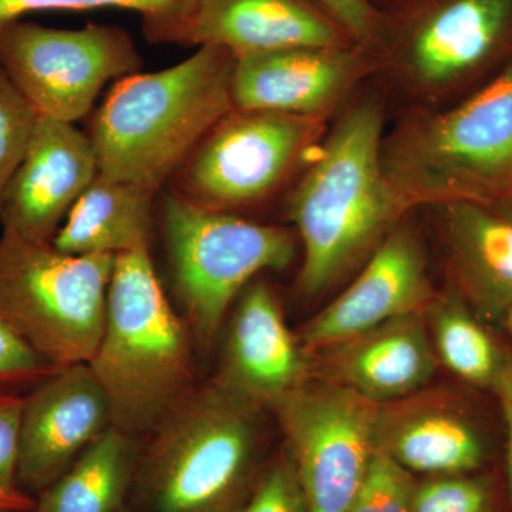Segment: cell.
<instances>
[{"label": "cell", "mask_w": 512, "mask_h": 512, "mask_svg": "<svg viewBox=\"0 0 512 512\" xmlns=\"http://www.w3.org/2000/svg\"><path fill=\"white\" fill-rule=\"evenodd\" d=\"M382 10L380 50L389 49L421 90L437 92L468 76L512 37V0H396Z\"/></svg>", "instance_id": "cell-11"}, {"label": "cell", "mask_w": 512, "mask_h": 512, "mask_svg": "<svg viewBox=\"0 0 512 512\" xmlns=\"http://www.w3.org/2000/svg\"><path fill=\"white\" fill-rule=\"evenodd\" d=\"M57 369L0 319V392L26 394Z\"/></svg>", "instance_id": "cell-28"}, {"label": "cell", "mask_w": 512, "mask_h": 512, "mask_svg": "<svg viewBox=\"0 0 512 512\" xmlns=\"http://www.w3.org/2000/svg\"><path fill=\"white\" fill-rule=\"evenodd\" d=\"M36 111L0 66V208L22 163L37 120Z\"/></svg>", "instance_id": "cell-25"}, {"label": "cell", "mask_w": 512, "mask_h": 512, "mask_svg": "<svg viewBox=\"0 0 512 512\" xmlns=\"http://www.w3.org/2000/svg\"><path fill=\"white\" fill-rule=\"evenodd\" d=\"M493 392L500 402L505 430H507V468L512 495V352L505 363L503 372L495 383Z\"/></svg>", "instance_id": "cell-32"}, {"label": "cell", "mask_w": 512, "mask_h": 512, "mask_svg": "<svg viewBox=\"0 0 512 512\" xmlns=\"http://www.w3.org/2000/svg\"><path fill=\"white\" fill-rule=\"evenodd\" d=\"M416 490L412 473L376 450L346 512H412Z\"/></svg>", "instance_id": "cell-26"}, {"label": "cell", "mask_w": 512, "mask_h": 512, "mask_svg": "<svg viewBox=\"0 0 512 512\" xmlns=\"http://www.w3.org/2000/svg\"><path fill=\"white\" fill-rule=\"evenodd\" d=\"M264 410L211 380L194 387L148 436L138 463L151 512H237L261 450Z\"/></svg>", "instance_id": "cell-4"}, {"label": "cell", "mask_w": 512, "mask_h": 512, "mask_svg": "<svg viewBox=\"0 0 512 512\" xmlns=\"http://www.w3.org/2000/svg\"><path fill=\"white\" fill-rule=\"evenodd\" d=\"M383 165L409 210L512 200V63L453 109L407 124Z\"/></svg>", "instance_id": "cell-5"}, {"label": "cell", "mask_w": 512, "mask_h": 512, "mask_svg": "<svg viewBox=\"0 0 512 512\" xmlns=\"http://www.w3.org/2000/svg\"><path fill=\"white\" fill-rule=\"evenodd\" d=\"M136 439L110 426L42 491L35 512H119L136 478Z\"/></svg>", "instance_id": "cell-22"}, {"label": "cell", "mask_w": 512, "mask_h": 512, "mask_svg": "<svg viewBox=\"0 0 512 512\" xmlns=\"http://www.w3.org/2000/svg\"><path fill=\"white\" fill-rule=\"evenodd\" d=\"M194 3L195 0H0V25L46 10L117 8L140 13L146 35L153 42H167Z\"/></svg>", "instance_id": "cell-24"}, {"label": "cell", "mask_w": 512, "mask_h": 512, "mask_svg": "<svg viewBox=\"0 0 512 512\" xmlns=\"http://www.w3.org/2000/svg\"><path fill=\"white\" fill-rule=\"evenodd\" d=\"M379 407L319 376L275 407L306 511H348L377 450Z\"/></svg>", "instance_id": "cell-9"}, {"label": "cell", "mask_w": 512, "mask_h": 512, "mask_svg": "<svg viewBox=\"0 0 512 512\" xmlns=\"http://www.w3.org/2000/svg\"><path fill=\"white\" fill-rule=\"evenodd\" d=\"M315 376L313 356L286 325L281 305L265 282L241 292L225 332L214 382L261 410Z\"/></svg>", "instance_id": "cell-15"}, {"label": "cell", "mask_w": 512, "mask_h": 512, "mask_svg": "<svg viewBox=\"0 0 512 512\" xmlns=\"http://www.w3.org/2000/svg\"><path fill=\"white\" fill-rule=\"evenodd\" d=\"M110 426L106 394L89 365L60 367L25 394L18 483L45 491Z\"/></svg>", "instance_id": "cell-13"}, {"label": "cell", "mask_w": 512, "mask_h": 512, "mask_svg": "<svg viewBox=\"0 0 512 512\" xmlns=\"http://www.w3.org/2000/svg\"><path fill=\"white\" fill-rule=\"evenodd\" d=\"M164 237L185 322L201 346L214 342L256 274L288 268L295 255L288 229L241 220L177 192L165 197Z\"/></svg>", "instance_id": "cell-7"}, {"label": "cell", "mask_w": 512, "mask_h": 512, "mask_svg": "<svg viewBox=\"0 0 512 512\" xmlns=\"http://www.w3.org/2000/svg\"><path fill=\"white\" fill-rule=\"evenodd\" d=\"M35 505V501L23 491H0V512H28Z\"/></svg>", "instance_id": "cell-33"}, {"label": "cell", "mask_w": 512, "mask_h": 512, "mask_svg": "<svg viewBox=\"0 0 512 512\" xmlns=\"http://www.w3.org/2000/svg\"><path fill=\"white\" fill-rule=\"evenodd\" d=\"M192 342L150 252L117 255L103 333L87 363L106 394L111 426L134 439L150 434L194 389Z\"/></svg>", "instance_id": "cell-3"}, {"label": "cell", "mask_w": 512, "mask_h": 512, "mask_svg": "<svg viewBox=\"0 0 512 512\" xmlns=\"http://www.w3.org/2000/svg\"><path fill=\"white\" fill-rule=\"evenodd\" d=\"M25 394L0 392V491H16Z\"/></svg>", "instance_id": "cell-31"}, {"label": "cell", "mask_w": 512, "mask_h": 512, "mask_svg": "<svg viewBox=\"0 0 512 512\" xmlns=\"http://www.w3.org/2000/svg\"><path fill=\"white\" fill-rule=\"evenodd\" d=\"M505 328H507L508 333H510L511 339H512V313L510 316H508L507 319L504 320Z\"/></svg>", "instance_id": "cell-34"}, {"label": "cell", "mask_w": 512, "mask_h": 512, "mask_svg": "<svg viewBox=\"0 0 512 512\" xmlns=\"http://www.w3.org/2000/svg\"><path fill=\"white\" fill-rule=\"evenodd\" d=\"M376 446L410 473L433 477L473 474L487 457L476 421L451 400L421 392L379 407Z\"/></svg>", "instance_id": "cell-19"}, {"label": "cell", "mask_w": 512, "mask_h": 512, "mask_svg": "<svg viewBox=\"0 0 512 512\" xmlns=\"http://www.w3.org/2000/svg\"><path fill=\"white\" fill-rule=\"evenodd\" d=\"M346 30L356 45L377 53L382 36V10L373 0H313Z\"/></svg>", "instance_id": "cell-30"}, {"label": "cell", "mask_w": 512, "mask_h": 512, "mask_svg": "<svg viewBox=\"0 0 512 512\" xmlns=\"http://www.w3.org/2000/svg\"><path fill=\"white\" fill-rule=\"evenodd\" d=\"M119 512H131V511H128V510H126V508L123 507V508H121V510Z\"/></svg>", "instance_id": "cell-36"}, {"label": "cell", "mask_w": 512, "mask_h": 512, "mask_svg": "<svg viewBox=\"0 0 512 512\" xmlns=\"http://www.w3.org/2000/svg\"><path fill=\"white\" fill-rule=\"evenodd\" d=\"M235 60L224 47L200 46L168 69L123 77L89 134L99 174L157 192L234 110Z\"/></svg>", "instance_id": "cell-2"}, {"label": "cell", "mask_w": 512, "mask_h": 512, "mask_svg": "<svg viewBox=\"0 0 512 512\" xmlns=\"http://www.w3.org/2000/svg\"><path fill=\"white\" fill-rule=\"evenodd\" d=\"M167 43L220 46L235 57L291 47L356 45L313 0H195Z\"/></svg>", "instance_id": "cell-17"}, {"label": "cell", "mask_w": 512, "mask_h": 512, "mask_svg": "<svg viewBox=\"0 0 512 512\" xmlns=\"http://www.w3.org/2000/svg\"><path fill=\"white\" fill-rule=\"evenodd\" d=\"M494 488L487 477H433L417 484L412 512H494Z\"/></svg>", "instance_id": "cell-27"}, {"label": "cell", "mask_w": 512, "mask_h": 512, "mask_svg": "<svg viewBox=\"0 0 512 512\" xmlns=\"http://www.w3.org/2000/svg\"><path fill=\"white\" fill-rule=\"evenodd\" d=\"M237 512H308L295 468L285 448Z\"/></svg>", "instance_id": "cell-29"}, {"label": "cell", "mask_w": 512, "mask_h": 512, "mask_svg": "<svg viewBox=\"0 0 512 512\" xmlns=\"http://www.w3.org/2000/svg\"><path fill=\"white\" fill-rule=\"evenodd\" d=\"M312 356L319 377L379 406L421 392L439 365L424 312L387 320Z\"/></svg>", "instance_id": "cell-18"}, {"label": "cell", "mask_w": 512, "mask_h": 512, "mask_svg": "<svg viewBox=\"0 0 512 512\" xmlns=\"http://www.w3.org/2000/svg\"><path fill=\"white\" fill-rule=\"evenodd\" d=\"M154 194L140 185L97 175L57 231L53 247L70 255L148 251Z\"/></svg>", "instance_id": "cell-21"}, {"label": "cell", "mask_w": 512, "mask_h": 512, "mask_svg": "<svg viewBox=\"0 0 512 512\" xmlns=\"http://www.w3.org/2000/svg\"><path fill=\"white\" fill-rule=\"evenodd\" d=\"M0 66L37 116L74 124L110 80L138 73L141 57L117 26L56 29L16 19L0 25Z\"/></svg>", "instance_id": "cell-8"}, {"label": "cell", "mask_w": 512, "mask_h": 512, "mask_svg": "<svg viewBox=\"0 0 512 512\" xmlns=\"http://www.w3.org/2000/svg\"><path fill=\"white\" fill-rule=\"evenodd\" d=\"M377 55L366 47L348 45L291 47L237 57L232 106L322 119L376 69Z\"/></svg>", "instance_id": "cell-12"}, {"label": "cell", "mask_w": 512, "mask_h": 512, "mask_svg": "<svg viewBox=\"0 0 512 512\" xmlns=\"http://www.w3.org/2000/svg\"><path fill=\"white\" fill-rule=\"evenodd\" d=\"M116 255H70L0 235V319L57 367L89 363L106 320Z\"/></svg>", "instance_id": "cell-6"}, {"label": "cell", "mask_w": 512, "mask_h": 512, "mask_svg": "<svg viewBox=\"0 0 512 512\" xmlns=\"http://www.w3.org/2000/svg\"><path fill=\"white\" fill-rule=\"evenodd\" d=\"M97 175L99 164L89 136L72 123L37 117L28 150L3 197L2 232L52 242Z\"/></svg>", "instance_id": "cell-14"}, {"label": "cell", "mask_w": 512, "mask_h": 512, "mask_svg": "<svg viewBox=\"0 0 512 512\" xmlns=\"http://www.w3.org/2000/svg\"><path fill=\"white\" fill-rule=\"evenodd\" d=\"M501 205L512 215V200L500 202Z\"/></svg>", "instance_id": "cell-35"}, {"label": "cell", "mask_w": 512, "mask_h": 512, "mask_svg": "<svg viewBox=\"0 0 512 512\" xmlns=\"http://www.w3.org/2000/svg\"><path fill=\"white\" fill-rule=\"evenodd\" d=\"M383 113L373 100L333 127L289 202L303 261L298 285L308 298L328 291L409 211L383 165Z\"/></svg>", "instance_id": "cell-1"}, {"label": "cell", "mask_w": 512, "mask_h": 512, "mask_svg": "<svg viewBox=\"0 0 512 512\" xmlns=\"http://www.w3.org/2000/svg\"><path fill=\"white\" fill-rule=\"evenodd\" d=\"M436 207L457 292L481 320L512 313V215L500 202L456 200Z\"/></svg>", "instance_id": "cell-20"}, {"label": "cell", "mask_w": 512, "mask_h": 512, "mask_svg": "<svg viewBox=\"0 0 512 512\" xmlns=\"http://www.w3.org/2000/svg\"><path fill=\"white\" fill-rule=\"evenodd\" d=\"M373 2H375V3H376V0H373Z\"/></svg>", "instance_id": "cell-38"}, {"label": "cell", "mask_w": 512, "mask_h": 512, "mask_svg": "<svg viewBox=\"0 0 512 512\" xmlns=\"http://www.w3.org/2000/svg\"><path fill=\"white\" fill-rule=\"evenodd\" d=\"M424 316L437 362L464 382L493 390L511 352L501 348L460 293L434 296Z\"/></svg>", "instance_id": "cell-23"}, {"label": "cell", "mask_w": 512, "mask_h": 512, "mask_svg": "<svg viewBox=\"0 0 512 512\" xmlns=\"http://www.w3.org/2000/svg\"><path fill=\"white\" fill-rule=\"evenodd\" d=\"M28 512H35V511L32 510V511H28Z\"/></svg>", "instance_id": "cell-37"}, {"label": "cell", "mask_w": 512, "mask_h": 512, "mask_svg": "<svg viewBox=\"0 0 512 512\" xmlns=\"http://www.w3.org/2000/svg\"><path fill=\"white\" fill-rule=\"evenodd\" d=\"M322 119L232 110L185 161L181 197L225 211L265 198L292 170Z\"/></svg>", "instance_id": "cell-10"}, {"label": "cell", "mask_w": 512, "mask_h": 512, "mask_svg": "<svg viewBox=\"0 0 512 512\" xmlns=\"http://www.w3.org/2000/svg\"><path fill=\"white\" fill-rule=\"evenodd\" d=\"M434 293L417 235L396 225L377 245L353 284L299 333L309 355L387 320L424 312Z\"/></svg>", "instance_id": "cell-16"}]
</instances>
